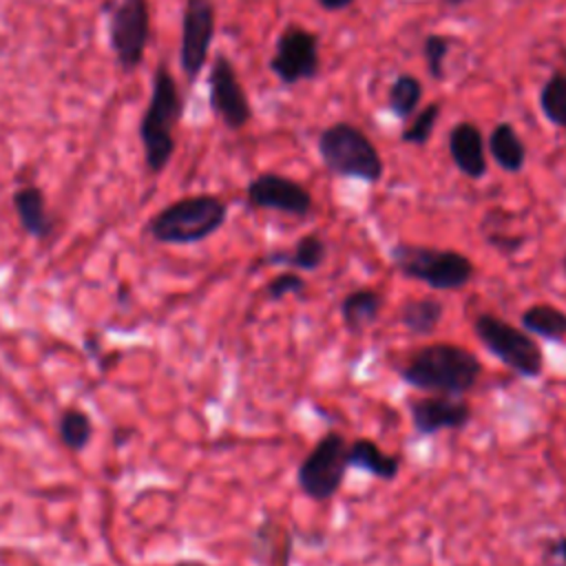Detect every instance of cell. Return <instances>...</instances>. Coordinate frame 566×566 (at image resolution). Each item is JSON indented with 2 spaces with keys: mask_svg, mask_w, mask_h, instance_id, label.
Returning <instances> with one entry per match:
<instances>
[{
  "mask_svg": "<svg viewBox=\"0 0 566 566\" xmlns=\"http://www.w3.org/2000/svg\"><path fill=\"white\" fill-rule=\"evenodd\" d=\"M389 261L400 276L418 281L436 292L462 290L475 276L471 256L453 248L398 241L389 248Z\"/></svg>",
  "mask_w": 566,
  "mask_h": 566,
  "instance_id": "cell-2",
  "label": "cell"
},
{
  "mask_svg": "<svg viewBox=\"0 0 566 566\" xmlns=\"http://www.w3.org/2000/svg\"><path fill=\"white\" fill-rule=\"evenodd\" d=\"M440 115H442V104L440 102L424 104L422 108H418L411 115L409 124L400 133V139L409 146H427L433 130H436V124H438Z\"/></svg>",
  "mask_w": 566,
  "mask_h": 566,
  "instance_id": "cell-26",
  "label": "cell"
},
{
  "mask_svg": "<svg viewBox=\"0 0 566 566\" xmlns=\"http://www.w3.org/2000/svg\"><path fill=\"white\" fill-rule=\"evenodd\" d=\"M486 148L491 159L509 175H517L526 166V144L511 122H497L491 128Z\"/></svg>",
  "mask_w": 566,
  "mask_h": 566,
  "instance_id": "cell-19",
  "label": "cell"
},
{
  "mask_svg": "<svg viewBox=\"0 0 566 566\" xmlns=\"http://www.w3.org/2000/svg\"><path fill=\"white\" fill-rule=\"evenodd\" d=\"M228 219V203L214 195L184 197L150 221V234L161 243L188 245L214 234Z\"/></svg>",
  "mask_w": 566,
  "mask_h": 566,
  "instance_id": "cell-5",
  "label": "cell"
},
{
  "mask_svg": "<svg viewBox=\"0 0 566 566\" xmlns=\"http://www.w3.org/2000/svg\"><path fill=\"white\" fill-rule=\"evenodd\" d=\"M254 559L261 566H292L294 539L285 524L263 520L254 531Z\"/></svg>",
  "mask_w": 566,
  "mask_h": 566,
  "instance_id": "cell-18",
  "label": "cell"
},
{
  "mask_svg": "<svg viewBox=\"0 0 566 566\" xmlns=\"http://www.w3.org/2000/svg\"><path fill=\"white\" fill-rule=\"evenodd\" d=\"M539 562L542 566H566V533L544 539Z\"/></svg>",
  "mask_w": 566,
  "mask_h": 566,
  "instance_id": "cell-30",
  "label": "cell"
},
{
  "mask_svg": "<svg viewBox=\"0 0 566 566\" xmlns=\"http://www.w3.org/2000/svg\"><path fill=\"white\" fill-rule=\"evenodd\" d=\"M422 82L411 73H398L387 91V108L394 117L407 122L422 102Z\"/></svg>",
  "mask_w": 566,
  "mask_h": 566,
  "instance_id": "cell-23",
  "label": "cell"
},
{
  "mask_svg": "<svg viewBox=\"0 0 566 566\" xmlns=\"http://www.w3.org/2000/svg\"><path fill=\"white\" fill-rule=\"evenodd\" d=\"M447 7H462V4H467V2H471V0H442Z\"/></svg>",
  "mask_w": 566,
  "mask_h": 566,
  "instance_id": "cell-32",
  "label": "cell"
},
{
  "mask_svg": "<svg viewBox=\"0 0 566 566\" xmlns=\"http://www.w3.org/2000/svg\"><path fill=\"white\" fill-rule=\"evenodd\" d=\"M382 305H385V298L374 287H356L347 292L338 305V314L345 332L363 334L367 327H371L378 321Z\"/></svg>",
  "mask_w": 566,
  "mask_h": 566,
  "instance_id": "cell-17",
  "label": "cell"
},
{
  "mask_svg": "<svg viewBox=\"0 0 566 566\" xmlns=\"http://www.w3.org/2000/svg\"><path fill=\"white\" fill-rule=\"evenodd\" d=\"M60 433L66 447L71 449H82L88 442V433H91V424L88 418L80 411H66L62 422H60Z\"/></svg>",
  "mask_w": 566,
  "mask_h": 566,
  "instance_id": "cell-29",
  "label": "cell"
},
{
  "mask_svg": "<svg viewBox=\"0 0 566 566\" xmlns=\"http://www.w3.org/2000/svg\"><path fill=\"white\" fill-rule=\"evenodd\" d=\"M316 150L325 170L340 179L378 184L385 177V161L376 144L352 122L338 119L323 128Z\"/></svg>",
  "mask_w": 566,
  "mask_h": 566,
  "instance_id": "cell-3",
  "label": "cell"
},
{
  "mask_svg": "<svg viewBox=\"0 0 566 566\" xmlns=\"http://www.w3.org/2000/svg\"><path fill=\"white\" fill-rule=\"evenodd\" d=\"M347 469V440L329 429L301 460L296 484L312 502H329L340 491Z\"/></svg>",
  "mask_w": 566,
  "mask_h": 566,
  "instance_id": "cell-7",
  "label": "cell"
},
{
  "mask_svg": "<svg viewBox=\"0 0 566 566\" xmlns=\"http://www.w3.org/2000/svg\"><path fill=\"white\" fill-rule=\"evenodd\" d=\"M537 106L544 119L555 128H566V73L553 71L539 86Z\"/></svg>",
  "mask_w": 566,
  "mask_h": 566,
  "instance_id": "cell-25",
  "label": "cell"
},
{
  "mask_svg": "<svg viewBox=\"0 0 566 566\" xmlns=\"http://www.w3.org/2000/svg\"><path fill=\"white\" fill-rule=\"evenodd\" d=\"M520 327L546 343L566 340V312L553 303H533L520 314Z\"/></svg>",
  "mask_w": 566,
  "mask_h": 566,
  "instance_id": "cell-21",
  "label": "cell"
},
{
  "mask_svg": "<svg viewBox=\"0 0 566 566\" xmlns=\"http://www.w3.org/2000/svg\"><path fill=\"white\" fill-rule=\"evenodd\" d=\"M184 115V99L166 66H157L146 113L139 122V139L150 172H161L175 153V126Z\"/></svg>",
  "mask_w": 566,
  "mask_h": 566,
  "instance_id": "cell-4",
  "label": "cell"
},
{
  "mask_svg": "<svg viewBox=\"0 0 566 566\" xmlns=\"http://www.w3.org/2000/svg\"><path fill=\"white\" fill-rule=\"evenodd\" d=\"M245 197L252 208L274 210L296 219H305L314 210L312 192L281 172H259L252 177L245 186Z\"/></svg>",
  "mask_w": 566,
  "mask_h": 566,
  "instance_id": "cell-11",
  "label": "cell"
},
{
  "mask_svg": "<svg viewBox=\"0 0 566 566\" xmlns=\"http://www.w3.org/2000/svg\"><path fill=\"white\" fill-rule=\"evenodd\" d=\"M447 150L453 166L469 179L480 181L489 172L486 139L478 124L460 119L447 133Z\"/></svg>",
  "mask_w": 566,
  "mask_h": 566,
  "instance_id": "cell-14",
  "label": "cell"
},
{
  "mask_svg": "<svg viewBox=\"0 0 566 566\" xmlns=\"http://www.w3.org/2000/svg\"><path fill=\"white\" fill-rule=\"evenodd\" d=\"M347 467L358 469L371 478L391 482L398 478L402 458L387 453L371 438H356L347 444Z\"/></svg>",
  "mask_w": 566,
  "mask_h": 566,
  "instance_id": "cell-15",
  "label": "cell"
},
{
  "mask_svg": "<svg viewBox=\"0 0 566 566\" xmlns=\"http://www.w3.org/2000/svg\"><path fill=\"white\" fill-rule=\"evenodd\" d=\"M411 427L418 436H438L440 431H460L473 418V407L462 396L427 394L407 402Z\"/></svg>",
  "mask_w": 566,
  "mask_h": 566,
  "instance_id": "cell-13",
  "label": "cell"
},
{
  "mask_svg": "<svg viewBox=\"0 0 566 566\" xmlns=\"http://www.w3.org/2000/svg\"><path fill=\"white\" fill-rule=\"evenodd\" d=\"M150 35V11L146 0H117L108 13V42L117 64L133 71L142 64Z\"/></svg>",
  "mask_w": 566,
  "mask_h": 566,
  "instance_id": "cell-9",
  "label": "cell"
},
{
  "mask_svg": "<svg viewBox=\"0 0 566 566\" xmlns=\"http://www.w3.org/2000/svg\"><path fill=\"white\" fill-rule=\"evenodd\" d=\"M473 334L482 347L513 374L526 380H535L544 374V352L522 327L495 314L480 312L473 318Z\"/></svg>",
  "mask_w": 566,
  "mask_h": 566,
  "instance_id": "cell-6",
  "label": "cell"
},
{
  "mask_svg": "<svg viewBox=\"0 0 566 566\" xmlns=\"http://www.w3.org/2000/svg\"><path fill=\"white\" fill-rule=\"evenodd\" d=\"M307 281L296 270H283L281 274L272 276L265 285L268 301H283L285 296H303Z\"/></svg>",
  "mask_w": 566,
  "mask_h": 566,
  "instance_id": "cell-28",
  "label": "cell"
},
{
  "mask_svg": "<svg viewBox=\"0 0 566 566\" xmlns=\"http://www.w3.org/2000/svg\"><path fill=\"white\" fill-rule=\"evenodd\" d=\"M208 102L214 117L230 130H241L252 119V106L228 55L217 53L208 73Z\"/></svg>",
  "mask_w": 566,
  "mask_h": 566,
  "instance_id": "cell-10",
  "label": "cell"
},
{
  "mask_svg": "<svg viewBox=\"0 0 566 566\" xmlns=\"http://www.w3.org/2000/svg\"><path fill=\"white\" fill-rule=\"evenodd\" d=\"M318 33L301 24H287L274 42L272 57L268 62L270 73L285 86L314 80L321 71Z\"/></svg>",
  "mask_w": 566,
  "mask_h": 566,
  "instance_id": "cell-8",
  "label": "cell"
},
{
  "mask_svg": "<svg viewBox=\"0 0 566 566\" xmlns=\"http://www.w3.org/2000/svg\"><path fill=\"white\" fill-rule=\"evenodd\" d=\"M356 0H316V4L329 13H336V11H343L347 7H352Z\"/></svg>",
  "mask_w": 566,
  "mask_h": 566,
  "instance_id": "cell-31",
  "label": "cell"
},
{
  "mask_svg": "<svg viewBox=\"0 0 566 566\" xmlns=\"http://www.w3.org/2000/svg\"><path fill=\"white\" fill-rule=\"evenodd\" d=\"M482 360L467 347L436 340L416 349L398 369L400 380L418 391L464 396L482 376Z\"/></svg>",
  "mask_w": 566,
  "mask_h": 566,
  "instance_id": "cell-1",
  "label": "cell"
},
{
  "mask_svg": "<svg viewBox=\"0 0 566 566\" xmlns=\"http://www.w3.org/2000/svg\"><path fill=\"white\" fill-rule=\"evenodd\" d=\"M217 13L212 0H186L181 15L179 64L188 80H197L208 62L210 44L214 40Z\"/></svg>",
  "mask_w": 566,
  "mask_h": 566,
  "instance_id": "cell-12",
  "label": "cell"
},
{
  "mask_svg": "<svg viewBox=\"0 0 566 566\" xmlns=\"http://www.w3.org/2000/svg\"><path fill=\"white\" fill-rule=\"evenodd\" d=\"M13 206L20 217V223L27 232L35 237H44L51 230V221L46 217V206L42 190L35 186H24L13 195Z\"/></svg>",
  "mask_w": 566,
  "mask_h": 566,
  "instance_id": "cell-24",
  "label": "cell"
},
{
  "mask_svg": "<svg viewBox=\"0 0 566 566\" xmlns=\"http://www.w3.org/2000/svg\"><path fill=\"white\" fill-rule=\"evenodd\" d=\"M451 49V38L444 33H427L424 42H422V57H424V66L427 73L433 80H444V62Z\"/></svg>",
  "mask_w": 566,
  "mask_h": 566,
  "instance_id": "cell-27",
  "label": "cell"
},
{
  "mask_svg": "<svg viewBox=\"0 0 566 566\" xmlns=\"http://www.w3.org/2000/svg\"><path fill=\"white\" fill-rule=\"evenodd\" d=\"M444 316V303L436 296L409 298L400 307V323L413 336H431Z\"/></svg>",
  "mask_w": 566,
  "mask_h": 566,
  "instance_id": "cell-22",
  "label": "cell"
},
{
  "mask_svg": "<svg viewBox=\"0 0 566 566\" xmlns=\"http://www.w3.org/2000/svg\"><path fill=\"white\" fill-rule=\"evenodd\" d=\"M562 270H564V274H566V254L562 256Z\"/></svg>",
  "mask_w": 566,
  "mask_h": 566,
  "instance_id": "cell-33",
  "label": "cell"
},
{
  "mask_svg": "<svg viewBox=\"0 0 566 566\" xmlns=\"http://www.w3.org/2000/svg\"><path fill=\"white\" fill-rule=\"evenodd\" d=\"M511 223H513V214L502 208L486 210L480 221L482 241L504 256L517 254L526 243V234L511 230Z\"/></svg>",
  "mask_w": 566,
  "mask_h": 566,
  "instance_id": "cell-20",
  "label": "cell"
},
{
  "mask_svg": "<svg viewBox=\"0 0 566 566\" xmlns=\"http://www.w3.org/2000/svg\"><path fill=\"white\" fill-rule=\"evenodd\" d=\"M327 259V243L316 232L303 234L292 248L272 250L261 259V265H281L296 272H314Z\"/></svg>",
  "mask_w": 566,
  "mask_h": 566,
  "instance_id": "cell-16",
  "label": "cell"
}]
</instances>
